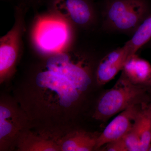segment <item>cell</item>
<instances>
[{"mask_svg": "<svg viewBox=\"0 0 151 151\" xmlns=\"http://www.w3.org/2000/svg\"><path fill=\"white\" fill-rule=\"evenodd\" d=\"M142 104L132 105L114 118L99 134L95 150H100L106 144L122 139L130 132Z\"/></svg>", "mask_w": 151, "mask_h": 151, "instance_id": "52a82bcc", "label": "cell"}, {"mask_svg": "<svg viewBox=\"0 0 151 151\" xmlns=\"http://www.w3.org/2000/svg\"><path fill=\"white\" fill-rule=\"evenodd\" d=\"M122 139L126 151H142L140 141L132 130Z\"/></svg>", "mask_w": 151, "mask_h": 151, "instance_id": "9a60e30c", "label": "cell"}, {"mask_svg": "<svg viewBox=\"0 0 151 151\" xmlns=\"http://www.w3.org/2000/svg\"><path fill=\"white\" fill-rule=\"evenodd\" d=\"M20 20L0 40V82L4 83L14 71L19 55L21 35Z\"/></svg>", "mask_w": 151, "mask_h": 151, "instance_id": "8992f818", "label": "cell"}, {"mask_svg": "<svg viewBox=\"0 0 151 151\" xmlns=\"http://www.w3.org/2000/svg\"><path fill=\"white\" fill-rule=\"evenodd\" d=\"M151 38V15L145 19L134 32L132 39L122 47L124 56L127 60L136 54L138 50Z\"/></svg>", "mask_w": 151, "mask_h": 151, "instance_id": "5bb4252c", "label": "cell"}, {"mask_svg": "<svg viewBox=\"0 0 151 151\" xmlns=\"http://www.w3.org/2000/svg\"><path fill=\"white\" fill-rule=\"evenodd\" d=\"M99 134L81 130L61 131L57 138L60 151L94 150Z\"/></svg>", "mask_w": 151, "mask_h": 151, "instance_id": "9c48e42d", "label": "cell"}, {"mask_svg": "<svg viewBox=\"0 0 151 151\" xmlns=\"http://www.w3.org/2000/svg\"><path fill=\"white\" fill-rule=\"evenodd\" d=\"M59 7L61 13H65L76 24H87L92 18L91 8L86 0H63Z\"/></svg>", "mask_w": 151, "mask_h": 151, "instance_id": "4fadbf2b", "label": "cell"}, {"mask_svg": "<svg viewBox=\"0 0 151 151\" xmlns=\"http://www.w3.org/2000/svg\"><path fill=\"white\" fill-rule=\"evenodd\" d=\"M148 151H151V146H150V148H149Z\"/></svg>", "mask_w": 151, "mask_h": 151, "instance_id": "e0dca14e", "label": "cell"}, {"mask_svg": "<svg viewBox=\"0 0 151 151\" xmlns=\"http://www.w3.org/2000/svg\"><path fill=\"white\" fill-rule=\"evenodd\" d=\"M38 132L31 128L22 135L17 148L21 151H60L57 142L59 132L40 129Z\"/></svg>", "mask_w": 151, "mask_h": 151, "instance_id": "ba28073f", "label": "cell"}, {"mask_svg": "<svg viewBox=\"0 0 151 151\" xmlns=\"http://www.w3.org/2000/svg\"><path fill=\"white\" fill-rule=\"evenodd\" d=\"M147 10L145 0H108L104 18L106 24L112 29L135 32L145 19Z\"/></svg>", "mask_w": 151, "mask_h": 151, "instance_id": "277c9868", "label": "cell"}, {"mask_svg": "<svg viewBox=\"0 0 151 151\" xmlns=\"http://www.w3.org/2000/svg\"><path fill=\"white\" fill-rule=\"evenodd\" d=\"M92 82L87 60L58 52L47 58L31 80L19 86L15 98L33 127L65 130Z\"/></svg>", "mask_w": 151, "mask_h": 151, "instance_id": "6da1fadb", "label": "cell"}, {"mask_svg": "<svg viewBox=\"0 0 151 151\" xmlns=\"http://www.w3.org/2000/svg\"><path fill=\"white\" fill-rule=\"evenodd\" d=\"M127 59L122 47L111 52L101 60L97 67L96 81L100 85H104L115 78L122 70Z\"/></svg>", "mask_w": 151, "mask_h": 151, "instance_id": "30bf717a", "label": "cell"}, {"mask_svg": "<svg viewBox=\"0 0 151 151\" xmlns=\"http://www.w3.org/2000/svg\"><path fill=\"white\" fill-rule=\"evenodd\" d=\"M122 70V73L134 84L145 86L151 78V64L136 54L127 59Z\"/></svg>", "mask_w": 151, "mask_h": 151, "instance_id": "8fae6325", "label": "cell"}, {"mask_svg": "<svg viewBox=\"0 0 151 151\" xmlns=\"http://www.w3.org/2000/svg\"><path fill=\"white\" fill-rule=\"evenodd\" d=\"M132 130L140 141L142 151H148L151 145V104L141 105Z\"/></svg>", "mask_w": 151, "mask_h": 151, "instance_id": "7c38bea8", "label": "cell"}, {"mask_svg": "<svg viewBox=\"0 0 151 151\" xmlns=\"http://www.w3.org/2000/svg\"><path fill=\"white\" fill-rule=\"evenodd\" d=\"M32 127L27 114L15 98L4 96L0 102V150L16 148L22 135Z\"/></svg>", "mask_w": 151, "mask_h": 151, "instance_id": "3957f363", "label": "cell"}, {"mask_svg": "<svg viewBox=\"0 0 151 151\" xmlns=\"http://www.w3.org/2000/svg\"><path fill=\"white\" fill-rule=\"evenodd\" d=\"M67 24L61 19L47 17L40 19L36 25L34 39L41 51L55 54L59 52L69 40Z\"/></svg>", "mask_w": 151, "mask_h": 151, "instance_id": "5b68a950", "label": "cell"}, {"mask_svg": "<svg viewBox=\"0 0 151 151\" xmlns=\"http://www.w3.org/2000/svg\"><path fill=\"white\" fill-rule=\"evenodd\" d=\"M145 86H146L149 89V90H150V91L151 90V78Z\"/></svg>", "mask_w": 151, "mask_h": 151, "instance_id": "2e32d148", "label": "cell"}, {"mask_svg": "<svg viewBox=\"0 0 151 151\" xmlns=\"http://www.w3.org/2000/svg\"><path fill=\"white\" fill-rule=\"evenodd\" d=\"M148 91L145 86L133 84L122 73L115 85L100 97L93 117L105 122L132 105L149 103Z\"/></svg>", "mask_w": 151, "mask_h": 151, "instance_id": "7a4b0ae2", "label": "cell"}]
</instances>
